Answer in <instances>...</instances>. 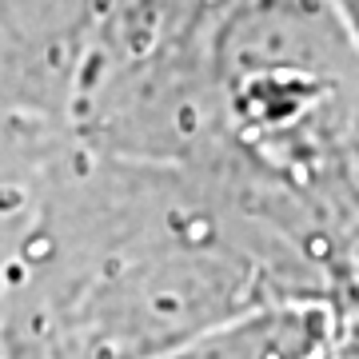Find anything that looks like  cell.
<instances>
[{
  "mask_svg": "<svg viewBox=\"0 0 359 359\" xmlns=\"http://www.w3.org/2000/svg\"><path fill=\"white\" fill-rule=\"evenodd\" d=\"M335 327V316L320 299H287L276 308L236 316L208 327L188 344L152 359H316Z\"/></svg>",
  "mask_w": 359,
  "mask_h": 359,
  "instance_id": "cell-1",
  "label": "cell"
},
{
  "mask_svg": "<svg viewBox=\"0 0 359 359\" xmlns=\"http://www.w3.org/2000/svg\"><path fill=\"white\" fill-rule=\"evenodd\" d=\"M316 359H359V311H351L347 320H335L332 335Z\"/></svg>",
  "mask_w": 359,
  "mask_h": 359,
  "instance_id": "cell-2",
  "label": "cell"
}]
</instances>
